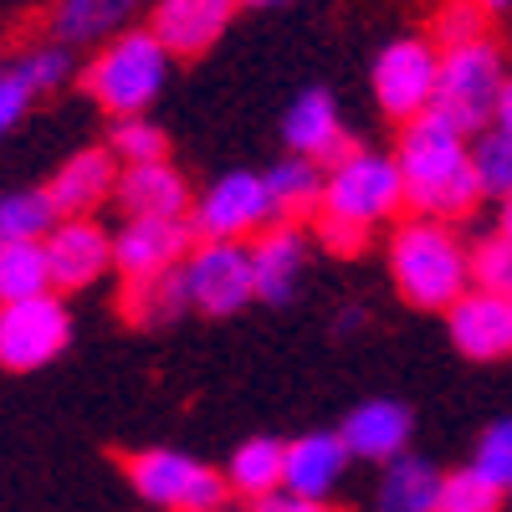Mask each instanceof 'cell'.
Instances as JSON below:
<instances>
[{"instance_id":"14","label":"cell","mask_w":512,"mask_h":512,"mask_svg":"<svg viewBox=\"0 0 512 512\" xmlns=\"http://www.w3.org/2000/svg\"><path fill=\"white\" fill-rule=\"evenodd\" d=\"M251 251V282H256V297L262 303H292V292L303 287L308 277V231L297 221H272L267 231H256L246 241Z\"/></svg>"},{"instance_id":"8","label":"cell","mask_w":512,"mask_h":512,"mask_svg":"<svg viewBox=\"0 0 512 512\" xmlns=\"http://www.w3.org/2000/svg\"><path fill=\"white\" fill-rule=\"evenodd\" d=\"M72 344V313L62 292H41L26 303H0V369L31 374L47 369Z\"/></svg>"},{"instance_id":"20","label":"cell","mask_w":512,"mask_h":512,"mask_svg":"<svg viewBox=\"0 0 512 512\" xmlns=\"http://www.w3.org/2000/svg\"><path fill=\"white\" fill-rule=\"evenodd\" d=\"M113 200L123 205V216H190L195 190L169 159H154V164H123Z\"/></svg>"},{"instance_id":"31","label":"cell","mask_w":512,"mask_h":512,"mask_svg":"<svg viewBox=\"0 0 512 512\" xmlns=\"http://www.w3.org/2000/svg\"><path fill=\"white\" fill-rule=\"evenodd\" d=\"M502 487L492 477H482L477 466H461V472H446L441 482V507L436 512H497L502 507Z\"/></svg>"},{"instance_id":"10","label":"cell","mask_w":512,"mask_h":512,"mask_svg":"<svg viewBox=\"0 0 512 512\" xmlns=\"http://www.w3.org/2000/svg\"><path fill=\"white\" fill-rule=\"evenodd\" d=\"M180 272H185L190 308L205 318H231L256 297L246 241H195V251L185 256Z\"/></svg>"},{"instance_id":"18","label":"cell","mask_w":512,"mask_h":512,"mask_svg":"<svg viewBox=\"0 0 512 512\" xmlns=\"http://www.w3.org/2000/svg\"><path fill=\"white\" fill-rule=\"evenodd\" d=\"M344 446L354 461H379V466H390L395 456H405L410 436H415V420L400 400H364L349 410L344 420Z\"/></svg>"},{"instance_id":"33","label":"cell","mask_w":512,"mask_h":512,"mask_svg":"<svg viewBox=\"0 0 512 512\" xmlns=\"http://www.w3.org/2000/svg\"><path fill=\"white\" fill-rule=\"evenodd\" d=\"M466 256H472V287L482 292H507L512 297V241L502 231L482 236L466 246Z\"/></svg>"},{"instance_id":"34","label":"cell","mask_w":512,"mask_h":512,"mask_svg":"<svg viewBox=\"0 0 512 512\" xmlns=\"http://www.w3.org/2000/svg\"><path fill=\"white\" fill-rule=\"evenodd\" d=\"M472 466H477L482 477H492L502 492H512V415L507 420H492L487 431L477 436Z\"/></svg>"},{"instance_id":"38","label":"cell","mask_w":512,"mask_h":512,"mask_svg":"<svg viewBox=\"0 0 512 512\" xmlns=\"http://www.w3.org/2000/svg\"><path fill=\"white\" fill-rule=\"evenodd\" d=\"M492 123H497V128H507V134H512V77L502 82V93H497V108H492Z\"/></svg>"},{"instance_id":"40","label":"cell","mask_w":512,"mask_h":512,"mask_svg":"<svg viewBox=\"0 0 512 512\" xmlns=\"http://www.w3.org/2000/svg\"><path fill=\"white\" fill-rule=\"evenodd\" d=\"M482 6H487V11L497 16V11H512V0H482Z\"/></svg>"},{"instance_id":"21","label":"cell","mask_w":512,"mask_h":512,"mask_svg":"<svg viewBox=\"0 0 512 512\" xmlns=\"http://www.w3.org/2000/svg\"><path fill=\"white\" fill-rule=\"evenodd\" d=\"M149 0H52L47 11V31L62 47H88V41H113L118 31H128Z\"/></svg>"},{"instance_id":"5","label":"cell","mask_w":512,"mask_h":512,"mask_svg":"<svg viewBox=\"0 0 512 512\" xmlns=\"http://www.w3.org/2000/svg\"><path fill=\"white\" fill-rule=\"evenodd\" d=\"M123 472H128V487L164 512H221L231 497L226 472H216V466H205L185 451H169V446L134 451Z\"/></svg>"},{"instance_id":"29","label":"cell","mask_w":512,"mask_h":512,"mask_svg":"<svg viewBox=\"0 0 512 512\" xmlns=\"http://www.w3.org/2000/svg\"><path fill=\"white\" fill-rule=\"evenodd\" d=\"M472 164H477L482 195H497V200L512 195V134L507 128H497V123L482 128L472 139Z\"/></svg>"},{"instance_id":"27","label":"cell","mask_w":512,"mask_h":512,"mask_svg":"<svg viewBox=\"0 0 512 512\" xmlns=\"http://www.w3.org/2000/svg\"><path fill=\"white\" fill-rule=\"evenodd\" d=\"M57 226V205L47 190H6L0 195V246L6 241H41Z\"/></svg>"},{"instance_id":"25","label":"cell","mask_w":512,"mask_h":512,"mask_svg":"<svg viewBox=\"0 0 512 512\" xmlns=\"http://www.w3.org/2000/svg\"><path fill=\"white\" fill-rule=\"evenodd\" d=\"M282 472H287V441H272V436H251L231 451V466H226V482L236 497L256 502L282 487Z\"/></svg>"},{"instance_id":"7","label":"cell","mask_w":512,"mask_h":512,"mask_svg":"<svg viewBox=\"0 0 512 512\" xmlns=\"http://www.w3.org/2000/svg\"><path fill=\"white\" fill-rule=\"evenodd\" d=\"M374 103L384 118L410 123L420 113H431L436 103V77H441V47L420 36H395L390 47L374 57Z\"/></svg>"},{"instance_id":"17","label":"cell","mask_w":512,"mask_h":512,"mask_svg":"<svg viewBox=\"0 0 512 512\" xmlns=\"http://www.w3.org/2000/svg\"><path fill=\"white\" fill-rule=\"evenodd\" d=\"M231 21V0H154L149 31L169 47V57H200L221 41Z\"/></svg>"},{"instance_id":"22","label":"cell","mask_w":512,"mask_h":512,"mask_svg":"<svg viewBox=\"0 0 512 512\" xmlns=\"http://www.w3.org/2000/svg\"><path fill=\"white\" fill-rule=\"evenodd\" d=\"M323 190H328V169L318 159H303V154H287L267 169V195H272V210L277 221H308L323 210Z\"/></svg>"},{"instance_id":"2","label":"cell","mask_w":512,"mask_h":512,"mask_svg":"<svg viewBox=\"0 0 512 512\" xmlns=\"http://www.w3.org/2000/svg\"><path fill=\"white\" fill-rule=\"evenodd\" d=\"M390 277L410 308L446 313L461 292H472V256L451 221L405 216L390 236Z\"/></svg>"},{"instance_id":"24","label":"cell","mask_w":512,"mask_h":512,"mask_svg":"<svg viewBox=\"0 0 512 512\" xmlns=\"http://www.w3.org/2000/svg\"><path fill=\"white\" fill-rule=\"evenodd\" d=\"M185 308H190V292H185V272L180 267L154 272V277H134L123 287V318L139 323V328H164V323H175Z\"/></svg>"},{"instance_id":"26","label":"cell","mask_w":512,"mask_h":512,"mask_svg":"<svg viewBox=\"0 0 512 512\" xmlns=\"http://www.w3.org/2000/svg\"><path fill=\"white\" fill-rule=\"evenodd\" d=\"M57 292L52 267H47V246L41 241H6L0 246V303H26V297Z\"/></svg>"},{"instance_id":"30","label":"cell","mask_w":512,"mask_h":512,"mask_svg":"<svg viewBox=\"0 0 512 512\" xmlns=\"http://www.w3.org/2000/svg\"><path fill=\"white\" fill-rule=\"evenodd\" d=\"M487 21L492 11L482 0H446L431 21V41L441 52H456V47H472V41H487Z\"/></svg>"},{"instance_id":"19","label":"cell","mask_w":512,"mask_h":512,"mask_svg":"<svg viewBox=\"0 0 512 512\" xmlns=\"http://www.w3.org/2000/svg\"><path fill=\"white\" fill-rule=\"evenodd\" d=\"M349 446L338 431H308L287 441V472H282V487L287 492H303L313 502H328L338 492V482H344L349 472Z\"/></svg>"},{"instance_id":"37","label":"cell","mask_w":512,"mask_h":512,"mask_svg":"<svg viewBox=\"0 0 512 512\" xmlns=\"http://www.w3.org/2000/svg\"><path fill=\"white\" fill-rule=\"evenodd\" d=\"M251 512H323V502H313V497H303V492L277 487V492H267V497H256Z\"/></svg>"},{"instance_id":"3","label":"cell","mask_w":512,"mask_h":512,"mask_svg":"<svg viewBox=\"0 0 512 512\" xmlns=\"http://www.w3.org/2000/svg\"><path fill=\"white\" fill-rule=\"evenodd\" d=\"M169 47L144 26V31H118L113 41H103V52L88 62L82 72V88L88 98L113 113V118H134V113H149V103L164 93L169 82Z\"/></svg>"},{"instance_id":"32","label":"cell","mask_w":512,"mask_h":512,"mask_svg":"<svg viewBox=\"0 0 512 512\" xmlns=\"http://www.w3.org/2000/svg\"><path fill=\"white\" fill-rule=\"evenodd\" d=\"M16 67L26 72V82L36 88V98H41V93H57V88H67L72 72H77L72 47H62V41H36V47H26V52L16 57Z\"/></svg>"},{"instance_id":"35","label":"cell","mask_w":512,"mask_h":512,"mask_svg":"<svg viewBox=\"0 0 512 512\" xmlns=\"http://www.w3.org/2000/svg\"><path fill=\"white\" fill-rule=\"evenodd\" d=\"M31 103H36V88L26 82V72L16 62H0V144H6L16 128H21V118L31 113Z\"/></svg>"},{"instance_id":"1","label":"cell","mask_w":512,"mask_h":512,"mask_svg":"<svg viewBox=\"0 0 512 512\" xmlns=\"http://www.w3.org/2000/svg\"><path fill=\"white\" fill-rule=\"evenodd\" d=\"M400 175H405V195L415 205V216H436V221H461L472 216L482 200V180L472 164V139L451 128L436 113H420L405 123L400 134Z\"/></svg>"},{"instance_id":"36","label":"cell","mask_w":512,"mask_h":512,"mask_svg":"<svg viewBox=\"0 0 512 512\" xmlns=\"http://www.w3.org/2000/svg\"><path fill=\"white\" fill-rule=\"evenodd\" d=\"M313 246H323V251H333V256H359V251L369 246V226L318 210V216H313Z\"/></svg>"},{"instance_id":"15","label":"cell","mask_w":512,"mask_h":512,"mask_svg":"<svg viewBox=\"0 0 512 512\" xmlns=\"http://www.w3.org/2000/svg\"><path fill=\"white\" fill-rule=\"evenodd\" d=\"M282 144H287V154L318 159L323 169L354 149L349 128H344V113H338L333 93H323V88H308V93H297L287 103V113H282Z\"/></svg>"},{"instance_id":"28","label":"cell","mask_w":512,"mask_h":512,"mask_svg":"<svg viewBox=\"0 0 512 512\" xmlns=\"http://www.w3.org/2000/svg\"><path fill=\"white\" fill-rule=\"evenodd\" d=\"M108 149H113L118 164H154V159H169V134H164L154 118H144V113H134V118H113Z\"/></svg>"},{"instance_id":"16","label":"cell","mask_w":512,"mask_h":512,"mask_svg":"<svg viewBox=\"0 0 512 512\" xmlns=\"http://www.w3.org/2000/svg\"><path fill=\"white\" fill-rule=\"evenodd\" d=\"M118 175L123 164L113 159V149H77L67 164H57V175L47 180V195L57 205V216H93L98 205H108L118 195Z\"/></svg>"},{"instance_id":"11","label":"cell","mask_w":512,"mask_h":512,"mask_svg":"<svg viewBox=\"0 0 512 512\" xmlns=\"http://www.w3.org/2000/svg\"><path fill=\"white\" fill-rule=\"evenodd\" d=\"M195 241L200 236L190 216H123V226L113 231V272L123 282H134V277L185 267Z\"/></svg>"},{"instance_id":"6","label":"cell","mask_w":512,"mask_h":512,"mask_svg":"<svg viewBox=\"0 0 512 512\" xmlns=\"http://www.w3.org/2000/svg\"><path fill=\"white\" fill-rule=\"evenodd\" d=\"M502 82H507V67H502L497 41H472V47L441 52V77H436L431 113L446 118L451 128H461V134H482V128L492 123Z\"/></svg>"},{"instance_id":"41","label":"cell","mask_w":512,"mask_h":512,"mask_svg":"<svg viewBox=\"0 0 512 512\" xmlns=\"http://www.w3.org/2000/svg\"><path fill=\"white\" fill-rule=\"evenodd\" d=\"M246 6H277V0H246Z\"/></svg>"},{"instance_id":"23","label":"cell","mask_w":512,"mask_h":512,"mask_svg":"<svg viewBox=\"0 0 512 512\" xmlns=\"http://www.w3.org/2000/svg\"><path fill=\"white\" fill-rule=\"evenodd\" d=\"M441 482L446 472H436L425 456H395L379 477V512H436L441 507Z\"/></svg>"},{"instance_id":"12","label":"cell","mask_w":512,"mask_h":512,"mask_svg":"<svg viewBox=\"0 0 512 512\" xmlns=\"http://www.w3.org/2000/svg\"><path fill=\"white\" fill-rule=\"evenodd\" d=\"M47 246V267L57 292L93 287L113 272V231L98 226L93 216H57V226L41 236Z\"/></svg>"},{"instance_id":"4","label":"cell","mask_w":512,"mask_h":512,"mask_svg":"<svg viewBox=\"0 0 512 512\" xmlns=\"http://www.w3.org/2000/svg\"><path fill=\"white\" fill-rule=\"evenodd\" d=\"M405 205H410V195H405V175H400L395 154L354 144L344 159L328 164V190H323L328 216H344V221H359L374 231L379 221H395Z\"/></svg>"},{"instance_id":"39","label":"cell","mask_w":512,"mask_h":512,"mask_svg":"<svg viewBox=\"0 0 512 512\" xmlns=\"http://www.w3.org/2000/svg\"><path fill=\"white\" fill-rule=\"evenodd\" d=\"M497 231H502V236L512 241V195L502 200V216H497Z\"/></svg>"},{"instance_id":"9","label":"cell","mask_w":512,"mask_h":512,"mask_svg":"<svg viewBox=\"0 0 512 512\" xmlns=\"http://www.w3.org/2000/svg\"><path fill=\"white\" fill-rule=\"evenodd\" d=\"M272 221L277 210L267 195V175H251V169H231V175L210 180L190 205V226L200 241H251Z\"/></svg>"},{"instance_id":"13","label":"cell","mask_w":512,"mask_h":512,"mask_svg":"<svg viewBox=\"0 0 512 512\" xmlns=\"http://www.w3.org/2000/svg\"><path fill=\"white\" fill-rule=\"evenodd\" d=\"M446 328L456 354L477 359V364H497L512 354V297L507 292H461L446 308Z\"/></svg>"}]
</instances>
